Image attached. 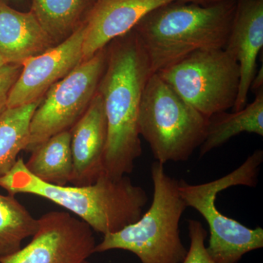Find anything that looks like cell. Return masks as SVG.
<instances>
[{
	"instance_id": "6da1fadb",
	"label": "cell",
	"mask_w": 263,
	"mask_h": 263,
	"mask_svg": "<svg viewBox=\"0 0 263 263\" xmlns=\"http://www.w3.org/2000/svg\"><path fill=\"white\" fill-rule=\"evenodd\" d=\"M107 48L106 67L98 89L108 127L104 171L118 179L131 174L141 157L138 114L143 90L153 73L134 29L114 40Z\"/></svg>"
},
{
	"instance_id": "7a4b0ae2",
	"label": "cell",
	"mask_w": 263,
	"mask_h": 263,
	"mask_svg": "<svg viewBox=\"0 0 263 263\" xmlns=\"http://www.w3.org/2000/svg\"><path fill=\"white\" fill-rule=\"evenodd\" d=\"M8 194H29L47 199L87 223L103 235L136 222L148 202L146 192L127 176L118 179L103 174L87 186H57L38 179L27 170L22 157L0 178Z\"/></svg>"
},
{
	"instance_id": "3957f363",
	"label": "cell",
	"mask_w": 263,
	"mask_h": 263,
	"mask_svg": "<svg viewBox=\"0 0 263 263\" xmlns=\"http://www.w3.org/2000/svg\"><path fill=\"white\" fill-rule=\"evenodd\" d=\"M237 0L208 5L178 1L145 15L134 31L144 48L152 73H159L200 50L224 48Z\"/></svg>"
},
{
	"instance_id": "277c9868",
	"label": "cell",
	"mask_w": 263,
	"mask_h": 263,
	"mask_svg": "<svg viewBox=\"0 0 263 263\" xmlns=\"http://www.w3.org/2000/svg\"><path fill=\"white\" fill-rule=\"evenodd\" d=\"M151 175L154 194L148 210L136 222L104 235L95 253L122 249L136 254L141 263H182L187 249L179 224L187 206L180 195L179 181L158 162L152 164Z\"/></svg>"
},
{
	"instance_id": "5b68a950",
	"label": "cell",
	"mask_w": 263,
	"mask_h": 263,
	"mask_svg": "<svg viewBox=\"0 0 263 263\" xmlns=\"http://www.w3.org/2000/svg\"><path fill=\"white\" fill-rule=\"evenodd\" d=\"M208 121L159 74L151 75L142 95L138 125L156 162L188 160L204 141Z\"/></svg>"
},
{
	"instance_id": "8992f818",
	"label": "cell",
	"mask_w": 263,
	"mask_h": 263,
	"mask_svg": "<svg viewBox=\"0 0 263 263\" xmlns=\"http://www.w3.org/2000/svg\"><path fill=\"white\" fill-rule=\"evenodd\" d=\"M263 152H254L241 165L220 179L190 184L179 181V191L186 206L200 213L210 231L208 253L218 263H237L243 255L262 248L263 230L247 228L239 221L221 214L216 208L218 194L234 186L255 187L258 181Z\"/></svg>"
},
{
	"instance_id": "52a82bcc",
	"label": "cell",
	"mask_w": 263,
	"mask_h": 263,
	"mask_svg": "<svg viewBox=\"0 0 263 263\" xmlns=\"http://www.w3.org/2000/svg\"><path fill=\"white\" fill-rule=\"evenodd\" d=\"M157 74L207 118L233 108L238 98L239 65L224 48L194 52Z\"/></svg>"
},
{
	"instance_id": "ba28073f",
	"label": "cell",
	"mask_w": 263,
	"mask_h": 263,
	"mask_svg": "<svg viewBox=\"0 0 263 263\" xmlns=\"http://www.w3.org/2000/svg\"><path fill=\"white\" fill-rule=\"evenodd\" d=\"M107 59L105 47L48 90L33 114L26 152H32L51 137L70 130L96 95Z\"/></svg>"
},
{
	"instance_id": "9c48e42d",
	"label": "cell",
	"mask_w": 263,
	"mask_h": 263,
	"mask_svg": "<svg viewBox=\"0 0 263 263\" xmlns=\"http://www.w3.org/2000/svg\"><path fill=\"white\" fill-rule=\"evenodd\" d=\"M91 227L70 213L52 211L38 219L30 243L0 263H83L95 253Z\"/></svg>"
},
{
	"instance_id": "30bf717a",
	"label": "cell",
	"mask_w": 263,
	"mask_h": 263,
	"mask_svg": "<svg viewBox=\"0 0 263 263\" xmlns=\"http://www.w3.org/2000/svg\"><path fill=\"white\" fill-rule=\"evenodd\" d=\"M84 38L83 23L65 41L25 60L10 91L7 108L23 106L42 100L53 85L83 62Z\"/></svg>"
},
{
	"instance_id": "8fae6325",
	"label": "cell",
	"mask_w": 263,
	"mask_h": 263,
	"mask_svg": "<svg viewBox=\"0 0 263 263\" xmlns=\"http://www.w3.org/2000/svg\"><path fill=\"white\" fill-rule=\"evenodd\" d=\"M176 0H96L84 22L83 62L127 34L145 15Z\"/></svg>"
},
{
	"instance_id": "7c38bea8",
	"label": "cell",
	"mask_w": 263,
	"mask_h": 263,
	"mask_svg": "<svg viewBox=\"0 0 263 263\" xmlns=\"http://www.w3.org/2000/svg\"><path fill=\"white\" fill-rule=\"evenodd\" d=\"M73 171L70 183L87 186L103 174L108 127L103 99L97 91L82 117L70 129Z\"/></svg>"
},
{
	"instance_id": "4fadbf2b",
	"label": "cell",
	"mask_w": 263,
	"mask_h": 263,
	"mask_svg": "<svg viewBox=\"0 0 263 263\" xmlns=\"http://www.w3.org/2000/svg\"><path fill=\"white\" fill-rule=\"evenodd\" d=\"M263 47V0H237L236 10L224 49L240 67V84L233 111L248 104L249 91L257 73V59Z\"/></svg>"
},
{
	"instance_id": "5bb4252c",
	"label": "cell",
	"mask_w": 263,
	"mask_h": 263,
	"mask_svg": "<svg viewBox=\"0 0 263 263\" xmlns=\"http://www.w3.org/2000/svg\"><path fill=\"white\" fill-rule=\"evenodd\" d=\"M35 16L0 0V55L8 63H22L55 46Z\"/></svg>"
},
{
	"instance_id": "9a60e30c",
	"label": "cell",
	"mask_w": 263,
	"mask_h": 263,
	"mask_svg": "<svg viewBox=\"0 0 263 263\" xmlns=\"http://www.w3.org/2000/svg\"><path fill=\"white\" fill-rule=\"evenodd\" d=\"M243 133L263 136V89L257 91L254 101L242 110L233 113L223 111L209 118L205 138L200 146V157Z\"/></svg>"
},
{
	"instance_id": "2e32d148",
	"label": "cell",
	"mask_w": 263,
	"mask_h": 263,
	"mask_svg": "<svg viewBox=\"0 0 263 263\" xmlns=\"http://www.w3.org/2000/svg\"><path fill=\"white\" fill-rule=\"evenodd\" d=\"M31 153L25 166L33 176L57 186H66L70 183L73 162L70 130L51 137Z\"/></svg>"
},
{
	"instance_id": "e0dca14e",
	"label": "cell",
	"mask_w": 263,
	"mask_h": 263,
	"mask_svg": "<svg viewBox=\"0 0 263 263\" xmlns=\"http://www.w3.org/2000/svg\"><path fill=\"white\" fill-rule=\"evenodd\" d=\"M95 2L96 0H32L30 11L57 45L81 27Z\"/></svg>"
},
{
	"instance_id": "ac0fdd59",
	"label": "cell",
	"mask_w": 263,
	"mask_h": 263,
	"mask_svg": "<svg viewBox=\"0 0 263 263\" xmlns=\"http://www.w3.org/2000/svg\"><path fill=\"white\" fill-rule=\"evenodd\" d=\"M41 101L7 108L0 114V178L13 167L20 152L28 146L31 119Z\"/></svg>"
},
{
	"instance_id": "d6986e66",
	"label": "cell",
	"mask_w": 263,
	"mask_h": 263,
	"mask_svg": "<svg viewBox=\"0 0 263 263\" xmlns=\"http://www.w3.org/2000/svg\"><path fill=\"white\" fill-rule=\"evenodd\" d=\"M37 228L38 219L15 195L0 194V259L20 250L23 240L32 237Z\"/></svg>"
},
{
	"instance_id": "ffe728a7",
	"label": "cell",
	"mask_w": 263,
	"mask_h": 263,
	"mask_svg": "<svg viewBox=\"0 0 263 263\" xmlns=\"http://www.w3.org/2000/svg\"><path fill=\"white\" fill-rule=\"evenodd\" d=\"M190 247L182 263H218L208 253L205 245L207 231L200 221L190 219L188 221Z\"/></svg>"
},
{
	"instance_id": "44dd1931",
	"label": "cell",
	"mask_w": 263,
	"mask_h": 263,
	"mask_svg": "<svg viewBox=\"0 0 263 263\" xmlns=\"http://www.w3.org/2000/svg\"><path fill=\"white\" fill-rule=\"evenodd\" d=\"M20 64L8 63L0 67V114L7 109L10 91L22 71Z\"/></svg>"
},
{
	"instance_id": "7402d4cb",
	"label": "cell",
	"mask_w": 263,
	"mask_h": 263,
	"mask_svg": "<svg viewBox=\"0 0 263 263\" xmlns=\"http://www.w3.org/2000/svg\"><path fill=\"white\" fill-rule=\"evenodd\" d=\"M250 89L253 92L257 93L259 90L263 89V70L262 67H261L260 70L258 71L257 73H256L254 76L253 81H252V84H251Z\"/></svg>"
},
{
	"instance_id": "603a6c76",
	"label": "cell",
	"mask_w": 263,
	"mask_h": 263,
	"mask_svg": "<svg viewBox=\"0 0 263 263\" xmlns=\"http://www.w3.org/2000/svg\"><path fill=\"white\" fill-rule=\"evenodd\" d=\"M176 1L182 3H196L199 5H204L205 3V0H176Z\"/></svg>"
},
{
	"instance_id": "cb8c5ba5",
	"label": "cell",
	"mask_w": 263,
	"mask_h": 263,
	"mask_svg": "<svg viewBox=\"0 0 263 263\" xmlns=\"http://www.w3.org/2000/svg\"><path fill=\"white\" fill-rule=\"evenodd\" d=\"M224 1V0H205L204 5L212 4V3H218V2Z\"/></svg>"
},
{
	"instance_id": "d4e9b609",
	"label": "cell",
	"mask_w": 263,
	"mask_h": 263,
	"mask_svg": "<svg viewBox=\"0 0 263 263\" xmlns=\"http://www.w3.org/2000/svg\"><path fill=\"white\" fill-rule=\"evenodd\" d=\"M8 63V61H7V60H5V58H3V57H2L1 55H0V67H1V66L5 65V64Z\"/></svg>"
},
{
	"instance_id": "484cf974",
	"label": "cell",
	"mask_w": 263,
	"mask_h": 263,
	"mask_svg": "<svg viewBox=\"0 0 263 263\" xmlns=\"http://www.w3.org/2000/svg\"><path fill=\"white\" fill-rule=\"evenodd\" d=\"M5 1L13 2V3H18V2L22 1V0H5Z\"/></svg>"
},
{
	"instance_id": "4316f807",
	"label": "cell",
	"mask_w": 263,
	"mask_h": 263,
	"mask_svg": "<svg viewBox=\"0 0 263 263\" xmlns=\"http://www.w3.org/2000/svg\"><path fill=\"white\" fill-rule=\"evenodd\" d=\"M83 263H89V262H88V261H87V260H86V261H85V262H83Z\"/></svg>"
}]
</instances>
